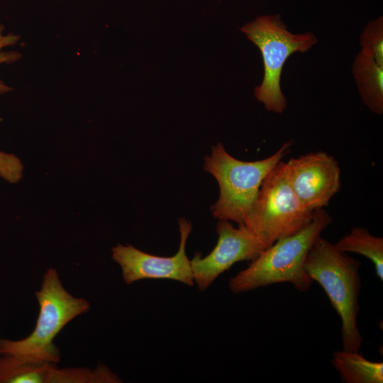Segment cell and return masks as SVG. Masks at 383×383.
Segmentation results:
<instances>
[{
  "mask_svg": "<svg viewBox=\"0 0 383 383\" xmlns=\"http://www.w3.org/2000/svg\"><path fill=\"white\" fill-rule=\"evenodd\" d=\"M35 297L39 314L33 331L21 340L0 339V356L11 363L57 364L60 352L54 339L70 321L90 309L88 301L72 296L64 288L54 268L45 272Z\"/></svg>",
  "mask_w": 383,
  "mask_h": 383,
  "instance_id": "6da1fadb",
  "label": "cell"
},
{
  "mask_svg": "<svg viewBox=\"0 0 383 383\" xmlns=\"http://www.w3.org/2000/svg\"><path fill=\"white\" fill-rule=\"evenodd\" d=\"M331 221L323 209L315 211L306 226L274 242L233 277L228 284L231 291L240 294L279 283H289L301 292L308 291L313 281L306 270V257Z\"/></svg>",
  "mask_w": 383,
  "mask_h": 383,
  "instance_id": "7a4b0ae2",
  "label": "cell"
},
{
  "mask_svg": "<svg viewBox=\"0 0 383 383\" xmlns=\"http://www.w3.org/2000/svg\"><path fill=\"white\" fill-rule=\"evenodd\" d=\"M306 270L327 294L341 321L343 350L358 352L363 340L357 327L360 262L320 236L306 260Z\"/></svg>",
  "mask_w": 383,
  "mask_h": 383,
  "instance_id": "3957f363",
  "label": "cell"
},
{
  "mask_svg": "<svg viewBox=\"0 0 383 383\" xmlns=\"http://www.w3.org/2000/svg\"><path fill=\"white\" fill-rule=\"evenodd\" d=\"M292 145L290 140L270 157L256 161L235 158L221 143L213 146L204 163V170L214 177L219 187L218 198L211 208L213 216L243 225L263 180Z\"/></svg>",
  "mask_w": 383,
  "mask_h": 383,
  "instance_id": "277c9868",
  "label": "cell"
},
{
  "mask_svg": "<svg viewBox=\"0 0 383 383\" xmlns=\"http://www.w3.org/2000/svg\"><path fill=\"white\" fill-rule=\"evenodd\" d=\"M240 30L260 50L263 61L264 75L254 94L265 109L283 113L287 99L281 88L284 65L294 52L304 53L317 43L311 32L294 33L282 20L279 13L262 15L247 23Z\"/></svg>",
  "mask_w": 383,
  "mask_h": 383,
  "instance_id": "5b68a950",
  "label": "cell"
},
{
  "mask_svg": "<svg viewBox=\"0 0 383 383\" xmlns=\"http://www.w3.org/2000/svg\"><path fill=\"white\" fill-rule=\"evenodd\" d=\"M314 211L308 210L289 182L282 160L263 180L244 224L265 249L306 226Z\"/></svg>",
  "mask_w": 383,
  "mask_h": 383,
  "instance_id": "8992f818",
  "label": "cell"
},
{
  "mask_svg": "<svg viewBox=\"0 0 383 383\" xmlns=\"http://www.w3.org/2000/svg\"><path fill=\"white\" fill-rule=\"evenodd\" d=\"M180 241L177 252L170 257L145 252L131 245L118 244L111 249L112 259L120 266L123 281L131 284L142 279H172L188 286L194 284L186 245L192 230L185 218L178 221Z\"/></svg>",
  "mask_w": 383,
  "mask_h": 383,
  "instance_id": "52a82bcc",
  "label": "cell"
},
{
  "mask_svg": "<svg viewBox=\"0 0 383 383\" xmlns=\"http://www.w3.org/2000/svg\"><path fill=\"white\" fill-rule=\"evenodd\" d=\"M216 232L218 240L211 252L204 257L197 253L190 260L194 282L201 291L208 289L235 263L252 261L265 250L245 225L235 228L229 221L219 220Z\"/></svg>",
  "mask_w": 383,
  "mask_h": 383,
  "instance_id": "ba28073f",
  "label": "cell"
},
{
  "mask_svg": "<svg viewBox=\"0 0 383 383\" xmlns=\"http://www.w3.org/2000/svg\"><path fill=\"white\" fill-rule=\"evenodd\" d=\"M286 164L294 193L311 211L327 206L340 189L338 162L325 152L302 155L290 159Z\"/></svg>",
  "mask_w": 383,
  "mask_h": 383,
  "instance_id": "9c48e42d",
  "label": "cell"
},
{
  "mask_svg": "<svg viewBox=\"0 0 383 383\" xmlns=\"http://www.w3.org/2000/svg\"><path fill=\"white\" fill-rule=\"evenodd\" d=\"M352 73L362 101L374 113H383V18L370 21L360 40Z\"/></svg>",
  "mask_w": 383,
  "mask_h": 383,
  "instance_id": "30bf717a",
  "label": "cell"
},
{
  "mask_svg": "<svg viewBox=\"0 0 383 383\" xmlns=\"http://www.w3.org/2000/svg\"><path fill=\"white\" fill-rule=\"evenodd\" d=\"M331 362L345 383L383 382V362L369 360L358 352L335 351Z\"/></svg>",
  "mask_w": 383,
  "mask_h": 383,
  "instance_id": "8fae6325",
  "label": "cell"
},
{
  "mask_svg": "<svg viewBox=\"0 0 383 383\" xmlns=\"http://www.w3.org/2000/svg\"><path fill=\"white\" fill-rule=\"evenodd\" d=\"M341 251L365 256L373 264L378 278L383 280V238L372 235L366 228L355 227L335 244Z\"/></svg>",
  "mask_w": 383,
  "mask_h": 383,
  "instance_id": "7c38bea8",
  "label": "cell"
},
{
  "mask_svg": "<svg viewBox=\"0 0 383 383\" xmlns=\"http://www.w3.org/2000/svg\"><path fill=\"white\" fill-rule=\"evenodd\" d=\"M23 166L15 155L0 152V177L9 183H16L23 177Z\"/></svg>",
  "mask_w": 383,
  "mask_h": 383,
  "instance_id": "4fadbf2b",
  "label": "cell"
},
{
  "mask_svg": "<svg viewBox=\"0 0 383 383\" xmlns=\"http://www.w3.org/2000/svg\"><path fill=\"white\" fill-rule=\"evenodd\" d=\"M4 27L0 25V64H10L17 61L21 57V54L16 51H2L7 46H12L17 43L20 36L13 33L4 35ZM11 89L0 81V94H4Z\"/></svg>",
  "mask_w": 383,
  "mask_h": 383,
  "instance_id": "5bb4252c",
  "label": "cell"
}]
</instances>
